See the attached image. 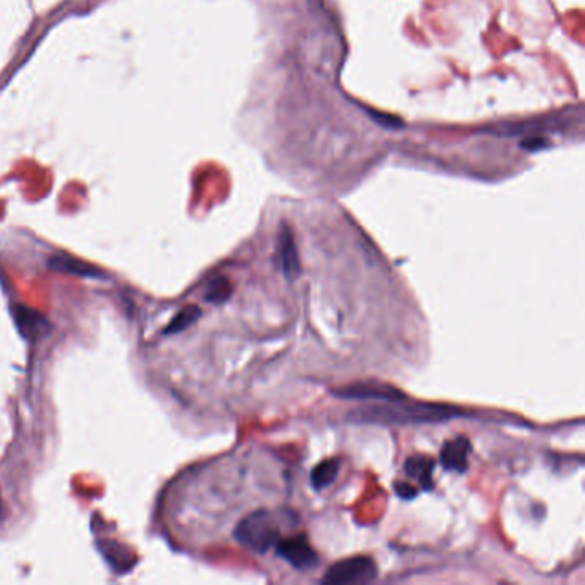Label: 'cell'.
Returning <instances> with one entry per match:
<instances>
[{"instance_id": "1", "label": "cell", "mask_w": 585, "mask_h": 585, "mask_svg": "<svg viewBox=\"0 0 585 585\" xmlns=\"http://www.w3.org/2000/svg\"><path fill=\"white\" fill-rule=\"evenodd\" d=\"M405 400V398H404ZM394 405H373L366 409L354 410L349 419L354 423H369V425H423V423H443L462 416L460 410L446 405H427V404H398Z\"/></svg>"}, {"instance_id": "2", "label": "cell", "mask_w": 585, "mask_h": 585, "mask_svg": "<svg viewBox=\"0 0 585 585\" xmlns=\"http://www.w3.org/2000/svg\"><path fill=\"white\" fill-rule=\"evenodd\" d=\"M297 515L289 510H256L249 513L234 529L235 541L252 553L263 555L275 548L283 527H293Z\"/></svg>"}, {"instance_id": "3", "label": "cell", "mask_w": 585, "mask_h": 585, "mask_svg": "<svg viewBox=\"0 0 585 585\" xmlns=\"http://www.w3.org/2000/svg\"><path fill=\"white\" fill-rule=\"evenodd\" d=\"M376 565L367 556H354L332 565L322 579L323 584H366L376 577Z\"/></svg>"}, {"instance_id": "4", "label": "cell", "mask_w": 585, "mask_h": 585, "mask_svg": "<svg viewBox=\"0 0 585 585\" xmlns=\"http://www.w3.org/2000/svg\"><path fill=\"white\" fill-rule=\"evenodd\" d=\"M277 555L291 563L295 570H311L318 567V553L309 544L304 534H295L289 538H280L275 544Z\"/></svg>"}, {"instance_id": "5", "label": "cell", "mask_w": 585, "mask_h": 585, "mask_svg": "<svg viewBox=\"0 0 585 585\" xmlns=\"http://www.w3.org/2000/svg\"><path fill=\"white\" fill-rule=\"evenodd\" d=\"M334 395L345 400H383V402H395L405 398V395L395 390L394 386L375 383V381L355 383V385L338 388L334 392Z\"/></svg>"}, {"instance_id": "6", "label": "cell", "mask_w": 585, "mask_h": 585, "mask_svg": "<svg viewBox=\"0 0 585 585\" xmlns=\"http://www.w3.org/2000/svg\"><path fill=\"white\" fill-rule=\"evenodd\" d=\"M277 263L280 272L289 280L299 277V273H301L299 252L295 248L292 231H291V227L287 223H282L280 229H278Z\"/></svg>"}, {"instance_id": "7", "label": "cell", "mask_w": 585, "mask_h": 585, "mask_svg": "<svg viewBox=\"0 0 585 585\" xmlns=\"http://www.w3.org/2000/svg\"><path fill=\"white\" fill-rule=\"evenodd\" d=\"M470 441L466 436H457V438L450 439L443 445L441 454H439V460L441 466L446 470L452 472H466L468 467V454H470Z\"/></svg>"}, {"instance_id": "8", "label": "cell", "mask_w": 585, "mask_h": 585, "mask_svg": "<svg viewBox=\"0 0 585 585\" xmlns=\"http://www.w3.org/2000/svg\"><path fill=\"white\" fill-rule=\"evenodd\" d=\"M433 468H435V460L426 455L410 457L405 460V466H404L407 477L417 481L426 491H429L433 488Z\"/></svg>"}, {"instance_id": "9", "label": "cell", "mask_w": 585, "mask_h": 585, "mask_svg": "<svg viewBox=\"0 0 585 585\" xmlns=\"http://www.w3.org/2000/svg\"><path fill=\"white\" fill-rule=\"evenodd\" d=\"M340 462L335 458L323 460L311 472V484L314 489H324L337 479Z\"/></svg>"}, {"instance_id": "10", "label": "cell", "mask_w": 585, "mask_h": 585, "mask_svg": "<svg viewBox=\"0 0 585 585\" xmlns=\"http://www.w3.org/2000/svg\"><path fill=\"white\" fill-rule=\"evenodd\" d=\"M231 293H232V283L229 282V278L219 277L208 283L205 299L208 303L221 304L231 297Z\"/></svg>"}, {"instance_id": "11", "label": "cell", "mask_w": 585, "mask_h": 585, "mask_svg": "<svg viewBox=\"0 0 585 585\" xmlns=\"http://www.w3.org/2000/svg\"><path fill=\"white\" fill-rule=\"evenodd\" d=\"M396 495L404 499H412L417 495V489H414L409 484L396 483L395 484Z\"/></svg>"}, {"instance_id": "12", "label": "cell", "mask_w": 585, "mask_h": 585, "mask_svg": "<svg viewBox=\"0 0 585 585\" xmlns=\"http://www.w3.org/2000/svg\"><path fill=\"white\" fill-rule=\"evenodd\" d=\"M0 512H2V505H0Z\"/></svg>"}]
</instances>
